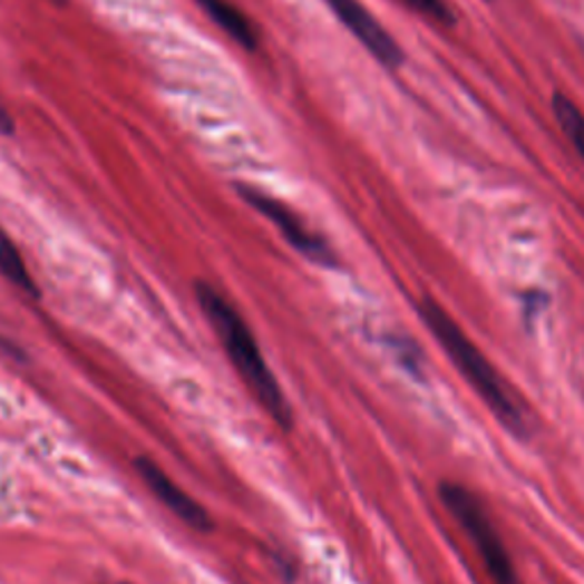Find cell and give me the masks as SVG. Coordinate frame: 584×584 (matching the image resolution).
I'll return each instance as SVG.
<instances>
[{"instance_id": "30bf717a", "label": "cell", "mask_w": 584, "mask_h": 584, "mask_svg": "<svg viewBox=\"0 0 584 584\" xmlns=\"http://www.w3.org/2000/svg\"><path fill=\"white\" fill-rule=\"evenodd\" d=\"M402 3H405L409 10L427 17L429 21H434V23H438V26L452 28V26L457 23V17H455L452 8L446 3V0H402Z\"/></svg>"}, {"instance_id": "7c38bea8", "label": "cell", "mask_w": 584, "mask_h": 584, "mask_svg": "<svg viewBox=\"0 0 584 584\" xmlns=\"http://www.w3.org/2000/svg\"><path fill=\"white\" fill-rule=\"evenodd\" d=\"M56 3H67V0H56Z\"/></svg>"}, {"instance_id": "3957f363", "label": "cell", "mask_w": 584, "mask_h": 584, "mask_svg": "<svg viewBox=\"0 0 584 584\" xmlns=\"http://www.w3.org/2000/svg\"><path fill=\"white\" fill-rule=\"evenodd\" d=\"M444 507L461 525L468 539L479 553V559L494 580V584H523L512 553L507 551L503 534L498 532L491 514L486 512L484 503L459 481H441L436 489Z\"/></svg>"}, {"instance_id": "52a82bcc", "label": "cell", "mask_w": 584, "mask_h": 584, "mask_svg": "<svg viewBox=\"0 0 584 584\" xmlns=\"http://www.w3.org/2000/svg\"><path fill=\"white\" fill-rule=\"evenodd\" d=\"M194 3H197L206 12V17L237 46L245 48V51H259L261 32L256 23L240 8H235L231 0H194Z\"/></svg>"}, {"instance_id": "ba28073f", "label": "cell", "mask_w": 584, "mask_h": 584, "mask_svg": "<svg viewBox=\"0 0 584 584\" xmlns=\"http://www.w3.org/2000/svg\"><path fill=\"white\" fill-rule=\"evenodd\" d=\"M0 276L8 279L12 285H17L19 290L28 292V295H39V288L19 252V247L14 245V240L0 228Z\"/></svg>"}, {"instance_id": "277c9868", "label": "cell", "mask_w": 584, "mask_h": 584, "mask_svg": "<svg viewBox=\"0 0 584 584\" xmlns=\"http://www.w3.org/2000/svg\"><path fill=\"white\" fill-rule=\"evenodd\" d=\"M237 194L254 211H259L263 217H267L281 231V235L288 240V245L292 250H298L300 254H304L306 259H311L320 265H327V267L335 265V256H333L331 247L318 233H313L306 226V222L288 204H283L276 197H272V194H267V192H263L254 185H245V183L237 185Z\"/></svg>"}, {"instance_id": "8992f818", "label": "cell", "mask_w": 584, "mask_h": 584, "mask_svg": "<svg viewBox=\"0 0 584 584\" xmlns=\"http://www.w3.org/2000/svg\"><path fill=\"white\" fill-rule=\"evenodd\" d=\"M135 470L139 473L144 484L149 486V491L169 512H174L185 525H189L194 529H202V532L213 529L211 514L197 500H194L192 496H187L174 479H169L167 473L156 461L146 459V457H137L135 459Z\"/></svg>"}, {"instance_id": "6da1fadb", "label": "cell", "mask_w": 584, "mask_h": 584, "mask_svg": "<svg viewBox=\"0 0 584 584\" xmlns=\"http://www.w3.org/2000/svg\"><path fill=\"white\" fill-rule=\"evenodd\" d=\"M194 292H197V302L206 313L208 322L213 324L215 333L220 335V343L226 350L233 368L237 370L242 381L250 386L252 396L259 400V405L270 413V418L279 427L290 429L292 427L290 405L283 396V388L279 386L274 372L263 359V352L256 343L247 320L242 318L235 311V306L211 283L199 281Z\"/></svg>"}, {"instance_id": "9c48e42d", "label": "cell", "mask_w": 584, "mask_h": 584, "mask_svg": "<svg viewBox=\"0 0 584 584\" xmlns=\"http://www.w3.org/2000/svg\"><path fill=\"white\" fill-rule=\"evenodd\" d=\"M553 115L562 128V133L571 139L573 149L584 160V113L577 108V104L566 96L564 91H555L551 99Z\"/></svg>"}, {"instance_id": "4fadbf2b", "label": "cell", "mask_w": 584, "mask_h": 584, "mask_svg": "<svg viewBox=\"0 0 584 584\" xmlns=\"http://www.w3.org/2000/svg\"><path fill=\"white\" fill-rule=\"evenodd\" d=\"M486 3H491V0H486Z\"/></svg>"}, {"instance_id": "8fae6325", "label": "cell", "mask_w": 584, "mask_h": 584, "mask_svg": "<svg viewBox=\"0 0 584 584\" xmlns=\"http://www.w3.org/2000/svg\"><path fill=\"white\" fill-rule=\"evenodd\" d=\"M14 133V119L10 110L0 104V135H12Z\"/></svg>"}, {"instance_id": "7a4b0ae2", "label": "cell", "mask_w": 584, "mask_h": 584, "mask_svg": "<svg viewBox=\"0 0 584 584\" xmlns=\"http://www.w3.org/2000/svg\"><path fill=\"white\" fill-rule=\"evenodd\" d=\"M418 313L429 333L436 338V343L446 350L450 361L459 368L464 379L498 418V422L514 436H525V413L516 405L514 396L507 391L494 363L473 343V338L461 329V324L434 298H422V302L418 304Z\"/></svg>"}, {"instance_id": "5b68a950", "label": "cell", "mask_w": 584, "mask_h": 584, "mask_svg": "<svg viewBox=\"0 0 584 584\" xmlns=\"http://www.w3.org/2000/svg\"><path fill=\"white\" fill-rule=\"evenodd\" d=\"M324 6L381 67L396 71L405 65L402 46L359 0H324Z\"/></svg>"}]
</instances>
